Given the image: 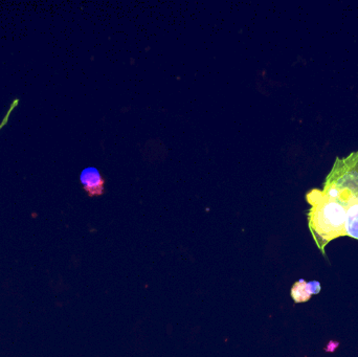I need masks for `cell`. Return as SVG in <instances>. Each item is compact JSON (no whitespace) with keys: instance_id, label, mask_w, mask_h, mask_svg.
Returning a JSON list of instances; mask_svg holds the SVG:
<instances>
[{"instance_id":"2","label":"cell","mask_w":358,"mask_h":357,"mask_svg":"<svg viewBox=\"0 0 358 357\" xmlns=\"http://www.w3.org/2000/svg\"><path fill=\"white\" fill-rule=\"evenodd\" d=\"M324 186L342 199L347 211V236L358 240V151L336 159Z\"/></svg>"},{"instance_id":"1","label":"cell","mask_w":358,"mask_h":357,"mask_svg":"<svg viewBox=\"0 0 358 357\" xmlns=\"http://www.w3.org/2000/svg\"><path fill=\"white\" fill-rule=\"evenodd\" d=\"M306 201L310 205L308 226L313 240L322 253L334 239L347 236V211L336 191L327 186L307 192Z\"/></svg>"},{"instance_id":"5","label":"cell","mask_w":358,"mask_h":357,"mask_svg":"<svg viewBox=\"0 0 358 357\" xmlns=\"http://www.w3.org/2000/svg\"><path fill=\"white\" fill-rule=\"evenodd\" d=\"M309 291H310L311 295H317L321 291V285L317 281H313V282L308 283Z\"/></svg>"},{"instance_id":"4","label":"cell","mask_w":358,"mask_h":357,"mask_svg":"<svg viewBox=\"0 0 358 357\" xmlns=\"http://www.w3.org/2000/svg\"><path fill=\"white\" fill-rule=\"evenodd\" d=\"M310 291H309L308 283L304 280H300L292 286V297L296 303H303L310 300Z\"/></svg>"},{"instance_id":"3","label":"cell","mask_w":358,"mask_h":357,"mask_svg":"<svg viewBox=\"0 0 358 357\" xmlns=\"http://www.w3.org/2000/svg\"><path fill=\"white\" fill-rule=\"evenodd\" d=\"M80 182L90 196H100L104 193L105 180L96 167H87L82 170Z\"/></svg>"}]
</instances>
